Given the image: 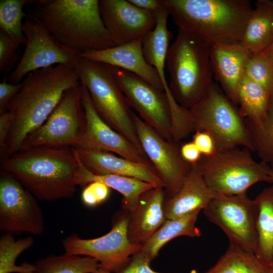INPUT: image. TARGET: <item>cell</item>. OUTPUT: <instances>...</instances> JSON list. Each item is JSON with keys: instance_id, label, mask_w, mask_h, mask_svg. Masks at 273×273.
Masks as SVG:
<instances>
[{"instance_id": "23", "label": "cell", "mask_w": 273, "mask_h": 273, "mask_svg": "<svg viewBox=\"0 0 273 273\" xmlns=\"http://www.w3.org/2000/svg\"><path fill=\"white\" fill-rule=\"evenodd\" d=\"M78 159L79 167L76 177L77 186L84 188L88 184L94 181L100 182L105 184L109 188L117 191L123 196V210L128 212L134 208L139 197L143 193L158 186L133 177L114 174H94L83 165L78 157Z\"/></svg>"}, {"instance_id": "26", "label": "cell", "mask_w": 273, "mask_h": 273, "mask_svg": "<svg viewBox=\"0 0 273 273\" xmlns=\"http://www.w3.org/2000/svg\"><path fill=\"white\" fill-rule=\"evenodd\" d=\"M254 200L257 233L255 254L270 265L273 260V183L262 190Z\"/></svg>"}, {"instance_id": "27", "label": "cell", "mask_w": 273, "mask_h": 273, "mask_svg": "<svg viewBox=\"0 0 273 273\" xmlns=\"http://www.w3.org/2000/svg\"><path fill=\"white\" fill-rule=\"evenodd\" d=\"M201 211L197 210L180 217L166 219L155 233L143 245L141 251L152 260L162 247L170 240L179 237H199L200 230L196 222Z\"/></svg>"}, {"instance_id": "9", "label": "cell", "mask_w": 273, "mask_h": 273, "mask_svg": "<svg viewBox=\"0 0 273 273\" xmlns=\"http://www.w3.org/2000/svg\"><path fill=\"white\" fill-rule=\"evenodd\" d=\"M86 123L80 84L64 92L46 121L25 138L20 150L39 147L74 148L83 136Z\"/></svg>"}, {"instance_id": "5", "label": "cell", "mask_w": 273, "mask_h": 273, "mask_svg": "<svg viewBox=\"0 0 273 273\" xmlns=\"http://www.w3.org/2000/svg\"><path fill=\"white\" fill-rule=\"evenodd\" d=\"M211 46L201 36L178 29L169 47L166 60L169 89L176 102L186 109L202 100L213 82Z\"/></svg>"}, {"instance_id": "11", "label": "cell", "mask_w": 273, "mask_h": 273, "mask_svg": "<svg viewBox=\"0 0 273 273\" xmlns=\"http://www.w3.org/2000/svg\"><path fill=\"white\" fill-rule=\"evenodd\" d=\"M22 30L26 38L23 55L6 78L9 82L21 83L29 73L51 66L74 65L80 54L61 44L38 19L28 14Z\"/></svg>"}, {"instance_id": "19", "label": "cell", "mask_w": 273, "mask_h": 273, "mask_svg": "<svg viewBox=\"0 0 273 273\" xmlns=\"http://www.w3.org/2000/svg\"><path fill=\"white\" fill-rule=\"evenodd\" d=\"M166 199L164 187L158 186L143 193L129 213L127 236L133 244L143 245L166 220L164 212Z\"/></svg>"}, {"instance_id": "14", "label": "cell", "mask_w": 273, "mask_h": 273, "mask_svg": "<svg viewBox=\"0 0 273 273\" xmlns=\"http://www.w3.org/2000/svg\"><path fill=\"white\" fill-rule=\"evenodd\" d=\"M133 117L143 150L163 183L166 198L171 197L180 189L192 165L183 158L180 142L165 139L134 113Z\"/></svg>"}, {"instance_id": "10", "label": "cell", "mask_w": 273, "mask_h": 273, "mask_svg": "<svg viewBox=\"0 0 273 273\" xmlns=\"http://www.w3.org/2000/svg\"><path fill=\"white\" fill-rule=\"evenodd\" d=\"M129 213L122 210L113 217L112 228L106 234L94 239H83L73 234L62 241L66 252L89 256L99 263V267L116 273L142 245L131 243L127 236Z\"/></svg>"}, {"instance_id": "15", "label": "cell", "mask_w": 273, "mask_h": 273, "mask_svg": "<svg viewBox=\"0 0 273 273\" xmlns=\"http://www.w3.org/2000/svg\"><path fill=\"white\" fill-rule=\"evenodd\" d=\"M115 71L119 86L130 106L162 137L174 141L171 110L166 93L131 72L117 67Z\"/></svg>"}, {"instance_id": "1", "label": "cell", "mask_w": 273, "mask_h": 273, "mask_svg": "<svg viewBox=\"0 0 273 273\" xmlns=\"http://www.w3.org/2000/svg\"><path fill=\"white\" fill-rule=\"evenodd\" d=\"M80 84L76 70L68 64H57L29 73L7 107L13 122L5 159L20 150L25 138L46 121L64 92Z\"/></svg>"}, {"instance_id": "24", "label": "cell", "mask_w": 273, "mask_h": 273, "mask_svg": "<svg viewBox=\"0 0 273 273\" xmlns=\"http://www.w3.org/2000/svg\"><path fill=\"white\" fill-rule=\"evenodd\" d=\"M154 12L156 25L153 29L144 36L142 49L147 63L155 68L159 73L165 92L169 88L165 77L164 68L169 48V44L172 37V34L167 26V21L170 14L163 4L160 8Z\"/></svg>"}, {"instance_id": "34", "label": "cell", "mask_w": 273, "mask_h": 273, "mask_svg": "<svg viewBox=\"0 0 273 273\" xmlns=\"http://www.w3.org/2000/svg\"><path fill=\"white\" fill-rule=\"evenodd\" d=\"M245 73L273 94V57L262 53L253 55L245 67Z\"/></svg>"}, {"instance_id": "36", "label": "cell", "mask_w": 273, "mask_h": 273, "mask_svg": "<svg viewBox=\"0 0 273 273\" xmlns=\"http://www.w3.org/2000/svg\"><path fill=\"white\" fill-rule=\"evenodd\" d=\"M152 260L141 250L134 254L127 263L116 273H161L155 271L150 267ZM95 273H111L99 268Z\"/></svg>"}, {"instance_id": "13", "label": "cell", "mask_w": 273, "mask_h": 273, "mask_svg": "<svg viewBox=\"0 0 273 273\" xmlns=\"http://www.w3.org/2000/svg\"><path fill=\"white\" fill-rule=\"evenodd\" d=\"M37 198L11 173H0V231L20 235H42V211Z\"/></svg>"}, {"instance_id": "20", "label": "cell", "mask_w": 273, "mask_h": 273, "mask_svg": "<svg viewBox=\"0 0 273 273\" xmlns=\"http://www.w3.org/2000/svg\"><path fill=\"white\" fill-rule=\"evenodd\" d=\"M253 55L240 42L211 44L213 76L225 95L236 105L237 92L245 65Z\"/></svg>"}, {"instance_id": "39", "label": "cell", "mask_w": 273, "mask_h": 273, "mask_svg": "<svg viewBox=\"0 0 273 273\" xmlns=\"http://www.w3.org/2000/svg\"><path fill=\"white\" fill-rule=\"evenodd\" d=\"M6 80L7 79L0 83V114L7 112L9 103L22 86V81L14 84L8 83Z\"/></svg>"}, {"instance_id": "6", "label": "cell", "mask_w": 273, "mask_h": 273, "mask_svg": "<svg viewBox=\"0 0 273 273\" xmlns=\"http://www.w3.org/2000/svg\"><path fill=\"white\" fill-rule=\"evenodd\" d=\"M74 68L99 117L145 154L135 129L134 112L119 86L116 67L80 56Z\"/></svg>"}, {"instance_id": "4", "label": "cell", "mask_w": 273, "mask_h": 273, "mask_svg": "<svg viewBox=\"0 0 273 273\" xmlns=\"http://www.w3.org/2000/svg\"><path fill=\"white\" fill-rule=\"evenodd\" d=\"M178 29L211 44L240 42L253 10L249 0H162Z\"/></svg>"}, {"instance_id": "21", "label": "cell", "mask_w": 273, "mask_h": 273, "mask_svg": "<svg viewBox=\"0 0 273 273\" xmlns=\"http://www.w3.org/2000/svg\"><path fill=\"white\" fill-rule=\"evenodd\" d=\"M74 149L83 165L94 174L133 177L164 187L157 172L147 166L116 156L106 151L81 148Z\"/></svg>"}, {"instance_id": "29", "label": "cell", "mask_w": 273, "mask_h": 273, "mask_svg": "<svg viewBox=\"0 0 273 273\" xmlns=\"http://www.w3.org/2000/svg\"><path fill=\"white\" fill-rule=\"evenodd\" d=\"M205 273H273V270L255 253L230 244L225 253Z\"/></svg>"}, {"instance_id": "31", "label": "cell", "mask_w": 273, "mask_h": 273, "mask_svg": "<svg viewBox=\"0 0 273 273\" xmlns=\"http://www.w3.org/2000/svg\"><path fill=\"white\" fill-rule=\"evenodd\" d=\"M99 265L94 258L66 252L59 255H49L35 263L36 273H95Z\"/></svg>"}, {"instance_id": "41", "label": "cell", "mask_w": 273, "mask_h": 273, "mask_svg": "<svg viewBox=\"0 0 273 273\" xmlns=\"http://www.w3.org/2000/svg\"><path fill=\"white\" fill-rule=\"evenodd\" d=\"M180 153L184 160L191 165L197 164L202 156L192 141L180 145Z\"/></svg>"}, {"instance_id": "35", "label": "cell", "mask_w": 273, "mask_h": 273, "mask_svg": "<svg viewBox=\"0 0 273 273\" xmlns=\"http://www.w3.org/2000/svg\"><path fill=\"white\" fill-rule=\"evenodd\" d=\"M21 42L0 30V71L7 73L18 62Z\"/></svg>"}, {"instance_id": "28", "label": "cell", "mask_w": 273, "mask_h": 273, "mask_svg": "<svg viewBox=\"0 0 273 273\" xmlns=\"http://www.w3.org/2000/svg\"><path fill=\"white\" fill-rule=\"evenodd\" d=\"M271 95L262 86L252 80L245 72L237 92V105L242 116L258 122L265 116Z\"/></svg>"}, {"instance_id": "32", "label": "cell", "mask_w": 273, "mask_h": 273, "mask_svg": "<svg viewBox=\"0 0 273 273\" xmlns=\"http://www.w3.org/2000/svg\"><path fill=\"white\" fill-rule=\"evenodd\" d=\"M33 243L31 236L16 240L13 234H3L0 238V273H36L35 264H16L17 257Z\"/></svg>"}, {"instance_id": "37", "label": "cell", "mask_w": 273, "mask_h": 273, "mask_svg": "<svg viewBox=\"0 0 273 273\" xmlns=\"http://www.w3.org/2000/svg\"><path fill=\"white\" fill-rule=\"evenodd\" d=\"M110 188L98 181L92 182L83 188L81 193L83 203L88 207H94L104 202L108 197Z\"/></svg>"}, {"instance_id": "33", "label": "cell", "mask_w": 273, "mask_h": 273, "mask_svg": "<svg viewBox=\"0 0 273 273\" xmlns=\"http://www.w3.org/2000/svg\"><path fill=\"white\" fill-rule=\"evenodd\" d=\"M34 2L31 0L0 1V30L24 45L26 38L22 30V20L27 14L23 8Z\"/></svg>"}, {"instance_id": "2", "label": "cell", "mask_w": 273, "mask_h": 273, "mask_svg": "<svg viewBox=\"0 0 273 273\" xmlns=\"http://www.w3.org/2000/svg\"><path fill=\"white\" fill-rule=\"evenodd\" d=\"M79 161L69 147H39L20 150L2 161V170L16 178L37 199L72 197L76 191Z\"/></svg>"}, {"instance_id": "42", "label": "cell", "mask_w": 273, "mask_h": 273, "mask_svg": "<svg viewBox=\"0 0 273 273\" xmlns=\"http://www.w3.org/2000/svg\"><path fill=\"white\" fill-rule=\"evenodd\" d=\"M141 9L155 12L163 6L162 0H128Z\"/></svg>"}, {"instance_id": "25", "label": "cell", "mask_w": 273, "mask_h": 273, "mask_svg": "<svg viewBox=\"0 0 273 273\" xmlns=\"http://www.w3.org/2000/svg\"><path fill=\"white\" fill-rule=\"evenodd\" d=\"M273 41V1L258 0L240 43L252 55L266 49Z\"/></svg>"}, {"instance_id": "7", "label": "cell", "mask_w": 273, "mask_h": 273, "mask_svg": "<svg viewBox=\"0 0 273 273\" xmlns=\"http://www.w3.org/2000/svg\"><path fill=\"white\" fill-rule=\"evenodd\" d=\"M208 187L215 193L236 195L246 193L259 182L272 184L270 166L256 161L247 149L237 147L202 156L195 164Z\"/></svg>"}, {"instance_id": "40", "label": "cell", "mask_w": 273, "mask_h": 273, "mask_svg": "<svg viewBox=\"0 0 273 273\" xmlns=\"http://www.w3.org/2000/svg\"><path fill=\"white\" fill-rule=\"evenodd\" d=\"M13 118L11 114L7 111L0 114V152L1 160L6 157V148L8 138L11 128Z\"/></svg>"}, {"instance_id": "30", "label": "cell", "mask_w": 273, "mask_h": 273, "mask_svg": "<svg viewBox=\"0 0 273 273\" xmlns=\"http://www.w3.org/2000/svg\"><path fill=\"white\" fill-rule=\"evenodd\" d=\"M252 151L261 162L273 168V94L264 117L258 122L245 118Z\"/></svg>"}, {"instance_id": "18", "label": "cell", "mask_w": 273, "mask_h": 273, "mask_svg": "<svg viewBox=\"0 0 273 273\" xmlns=\"http://www.w3.org/2000/svg\"><path fill=\"white\" fill-rule=\"evenodd\" d=\"M143 37L104 50L87 51L80 54V56L131 72L156 88L165 91L157 70L150 65L144 57L142 49Z\"/></svg>"}, {"instance_id": "38", "label": "cell", "mask_w": 273, "mask_h": 273, "mask_svg": "<svg viewBox=\"0 0 273 273\" xmlns=\"http://www.w3.org/2000/svg\"><path fill=\"white\" fill-rule=\"evenodd\" d=\"M192 142L195 144L203 156H210L217 151L215 141L207 132L203 130L195 131Z\"/></svg>"}, {"instance_id": "44", "label": "cell", "mask_w": 273, "mask_h": 273, "mask_svg": "<svg viewBox=\"0 0 273 273\" xmlns=\"http://www.w3.org/2000/svg\"><path fill=\"white\" fill-rule=\"evenodd\" d=\"M269 174L273 179V168L271 167H270L269 168Z\"/></svg>"}, {"instance_id": "8", "label": "cell", "mask_w": 273, "mask_h": 273, "mask_svg": "<svg viewBox=\"0 0 273 273\" xmlns=\"http://www.w3.org/2000/svg\"><path fill=\"white\" fill-rule=\"evenodd\" d=\"M190 110L195 131L209 133L217 151L242 147L252 151L245 118L216 83L213 82L206 95Z\"/></svg>"}, {"instance_id": "17", "label": "cell", "mask_w": 273, "mask_h": 273, "mask_svg": "<svg viewBox=\"0 0 273 273\" xmlns=\"http://www.w3.org/2000/svg\"><path fill=\"white\" fill-rule=\"evenodd\" d=\"M104 25L117 46L143 37L155 27L153 11L139 8L128 0H100Z\"/></svg>"}, {"instance_id": "43", "label": "cell", "mask_w": 273, "mask_h": 273, "mask_svg": "<svg viewBox=\"0 0 273 273\" xmlns=\"http://www.w3.org/2000/svg\"><path fill=\"white\" fill-rule=\"evenodd\" d=\"M261 53L265 55L273 57V41L269 46V47Z\"/></svg>"}, {"instance_id": "3", "label": "cell", "mask_w": 273, "mask_h": 273, "mask_svg": "<svg viewBox=\"0 0 273 273\" xmlns=\"http://www.w3.org/2000/svg\"><path fill=\"white\" fill-rule=\"evenodd\" d=\"M28 14L62 45L81 54L117 46L106 28L98 0H34Z\"/></svg>"}, {"instance_id": "46", "label": "cell", "mask_w": 273, "mask_h": 273, "mask_svg": "<svg viewBox=\"0 0 273 273\" xmlns=\"http://www.w3.org/2000/svg\"><path fill=\"white\" fill-rule=\"evenodd\" d=\"M191 273H197V272L195 271H192Z\"/></svg>"}, {"instance_id": "22", "label": "cell", "mask_w": 273, "mask_h": 273, "mask_svg": "<svg viewBox=\"0 0 273 273\" xmlns=\"http://www.w3.org/2000/svg\"><path fill=\"white\" fill-rule=\"evenodd\" d=\"M218 195L208 187L196 166L192 165L180 189L173 196L165 199V217L166 219L176 218L204 210Z\"/></svg>"}, {"instance_id": "45", "label": "cell", "mask_w": 273, "mask_h": 273, "mask_svg": "<svg viewBox=\"0 0 273 273\" xmlns=\"http://www.w3.org/2000/svg\"><path fill=\"white\" fill-rule=\"evenodd\" d=\"M270 265L271 268H272V270H273V260H272V261H271V263L270 264Z\"/></svg>"}, {"instance_id": "12", "label": "cell", "mask_w": 273, "mask_h": 273, "mask_svg": "<svg viewBox=\"0 0 273 273\" xmlns=\"http://www.w3.org/2000/svg\"><path fill=\"white\" fill-rule=\"evenodd\" d=\"M203 210L207 219L224 232L230 244L255 253L257 242L256 208L254 200L247 193L218 195Z\"/></svg>"}, {"instance_id": "16", "label": "cell", "mask_w": 273, "mask_h": 273, "mask_svg": "<svg viewBox=\"0 0 273 273\" xmlns=\"http://www.w3.org/2000/svg\"><path fill=\"white\" fill-rule=\"evenodd\" d=\"M81 85L82 103L86 117V129L83 136L73 148L97 149L113 152L156 171L145 154L99 117L94 109L87 88L84 85L81 84Z\"/></svg>"}]
</instances>
